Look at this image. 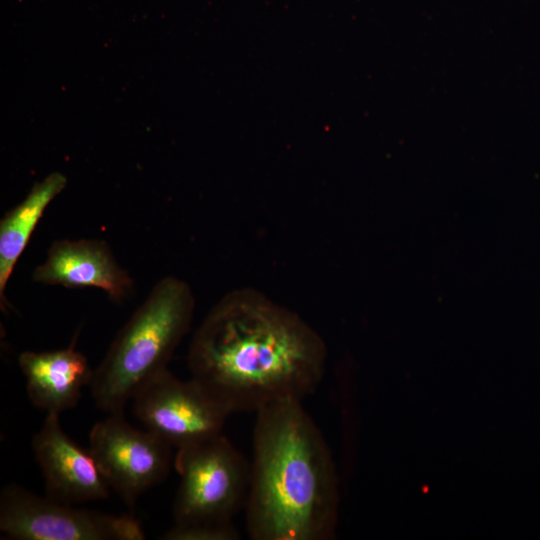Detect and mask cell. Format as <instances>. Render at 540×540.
Returning <instances> with one entry per match:
<instances>
[{"mask_svg":"<svg viewBox=\"0 0 540 540\" xmlns=\"http://www.w3.org/2000/svg\"><path fill=\"white\" fill-rule=\"evenodd\" d=\"M59 416L46 414L32 439L46 495L73 505L107 498L111 488L94 456L89 448H82L65 433Z\"/></svg>","mask_w":540,"mask_h":540,"instance_id":"8","label":"cell"},{"mask_svg":"<svg viewBox=\"0 0 540 540\" xmlns=\"http://www.w3.org/2000/svg\"><path fill=\"white\" fill-rule=\"evenodd\" d=\"M0 531L17 540L145 539L143 527L133 515L77 508L16 484L1 492Z\"/></svg>","mask_w":540,"mask_h":540,"instance_id":"5","label":"cell"},{"mask_svg":"<svg viewBox=\"0 0 540 540\" xmlns=\"http://www.w3.org/2000/svg\"><path fill=\"white\" fill-rule=\"evenodd\" d=\"M134 413L146 429L177 449L222 433L230 410L198 381H183L168 369L132 398Z\"/></svg>","mask_w":540,"mask_h":540,"instance_id":"6","label":"cell"},{"mask_svg":"<svg viewBox=\"0 0 540 540\" xmlns=\"http://www.w3.org/2000/svg\"><path fill=\"white\" fill-rule=\"evenodd\" d=\"M164 540H237L240 534L233 522L174 524L162 537Z\"/></svg>","mask_w":540,"mask_h":540,"instance_id":"12","label":"cell"},{"mask_svg":"<svg viewBox=\"0 0 540 540\" xmlns=\"http://www.w3.org/2000/svg\"><path fill=\"white\" fill-rule=\"evenodd\" d=\"M194 309L193 292L184 280L167 276L155 284L94 369L90 388L99 409L123 412L147 382L168 369Z\"/></svg>","mask_w":540,"mask_h":540,"instance_id":"3","label":"cell"},{"mask_svg":"<svg viewBox=\"0 0 540 540\" xmlns=\"http://www.w3.org/2000/svg\"><path fill=\"white\" fill-rule=\"evenodd\" d=\"M32 278L66 288H98L116 302L131 293L133 279L115 260L108 244L99 239L56 240Z\"/></svg>","mask_w":540,"mask_h":540,"instance_id":"9","label":"cell"},{"mask_svg":"<svg viewBox=\"0 0 540 540\" xmlns=\"http://www.w3.org/2000/svg\"><path fill=\"white\" fill-rule=\"evenodd\" d=\"M88 448L110 488L131 509L170 469L172 447L148 429L132 426L123 412L109 413L92 427Z\"/></svg>","mask_w":540,"mask_h":540,"instance_id":"7","label":"cell"},{"mask_svg":"<svg viewBox=\"0 0 540 540\" xmlns=\"http://www.w3.org/2000/svg\"><path fill=\"white\" fill-rule=\"evenodd\" d=\"M187 360L191 378L231 413H256L313 393L325 373L327 348L297 313L261 291L239 288L205 316Z\"/></svg>","mask_w":540,"mask_h":540,"instance_id":"1","label":"cell"},{"mask_svg":"<svg viewBox=\"0 0 540 540\" xmlns=\"http://www.w3.org/2000/svg\"><path fill=\"white\" fill-rule=\"evenodd\" d=\"M174 465L180 476L174 524L233 522L244 509L250 463L223 434L177 449Z\"/></svg>","mask_w":540,"mask_h":540,"instance_id":"4","label":"cell"},{"mask_svg":"<svg viewBox=\"0 0 540 540\" xmlns=\"http://www.w3.org/2000/svg\"><path fill=\"white\" fill-rule=\"evenodd\" d=\"M67 185V178L52 172L33 185L28 195L0 220V301L6 305L5 289L14 267L28 245L44 211Z\"/></svg>","mask_w":540,"mask_h":540,"instance_id":"11","label":"cell"},{"mask_svg":"<svg viewBox=\"0 0 540 540\" xmlns=\"http://www.w3.org/2000/svg\"><path fill=\"white\" fill-rule=\"evenodd\" d=\"M77 335L64 349L25 351L18 361L26 379L27 394L34 406L46 414H59L75 407L82 389L91 384L94 370L75 349Z\"/></svg>","mask_w":540,"mask_h":540,"instance_id":"10","label":"cell"},{"mask_svg":"<svg viewBox=\"0 0 540 540\" xmlns=\"http://www.w3.org/2000/svg\"><path fill=\"white\" fill-rule=\"evenodd\" d=\"M250 473L244 511L251 539L333 538L337 471L327 441L302 401H279L256 412Z\"/></svg>","mask_w":540,"mask_h":540,"instance_id":"2","label":"cell"}]
</instances>
